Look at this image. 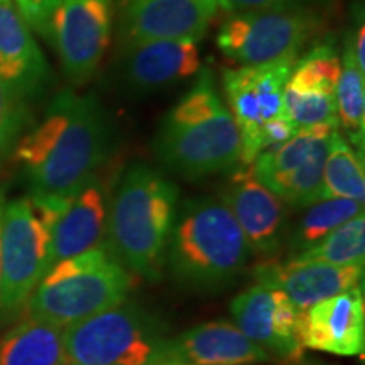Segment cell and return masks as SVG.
Returning <instances> with one entry per match:
<instances>
[{"instance_id":"9a60e30c","label":"cell","mask_w":365,"mask_h":365,"mask_svg":"<svg viewBox=\"0 0 365 365\" xmlns=\"http://www.w3.org/2000/svg\"><path fill=\"white\" fill-rule=\"evenodd\" d=\"M362 277L364 266H336L296 259H287L286 262L267 259L254 269V279L259 286L281 289L299 312L318 301L354 289L360 286Z\"/></svg>"},{"instance_id":"cb8c5ba5","label":"cell","mask_w":365,"mask_h":365,"mask_svg":"<svg viewBox=\"0 0 365 365\" xmlns=\"http://www.w3.org/2000/svg\"><path fill=\"white\" fill-rule=\"evenodd\" d=\"M336 117L344 127L346 140L364 153L365 139V71L359 68L345 44L341 53V71L336 83Z\"/></svg>"},{"instance_id":"e0dca14e","label":"cell","mask_w":365,"mask_h":365,"mask_svg":"<svg viewBox=\"0 0 365 365\" xmlns=\"http://www.w3.org/2000/svg\"><path fill=\"white\" fill-rule=\"evenodd\" d=\"M200 66V48L195 41H145L124 44L120 76L135 93H154L191 78Z\"/></svg>"},{"instance_id":"30bf717a","label":"cell","mask_w":365,"mask_h":365,"mask_svg":"<svg viewBox=\"0 0 365 365\" xmlns=\"http://www.w3.org/2000/svg\"><path fill=\"white\" fill-rule=\"evenodd\" d=\"M298 58H282L257 66L227 68L222 73L225 105L240 132V164L250 166L262 153V129L287 115L282 91Z\"/></svg>"},{"instance_id":"83f0119b","label":"cell","mask_w":365,"mask_h":365,"mask_svg":"<svg viewBox=\"0 0 365 365\" xmlns=\"http://www.w3.org/2000/svg\"><path fill=\"white\" fill-rule=\"evenodd\" d=\"M17 11L24 17L31 29L49 39L53 12L58 6V0H14Z\"/></svg>"},{"instance_id":"ba28073f","label":"cell","mask_w":365,"mask_h":365,"mask_svg":"<svg viewBox=\"0 0 365 365\" xmlns=\"http://www.w3.org/2000/svg\"><path fill=\"white\" fill-rule=\"evenodd\" d=\"M339 124L301 127L255 158L250 171L286 205L307 208L322 200L323 168Z\"/></svg>"},{"instance_id":"603a6c76","label":"cell","mask_w":365,"mask_h":365,"mask_svg":"<svg viewBox=\"0 0 365 365\" xmlns=\"http://www.w3.org/2000/svg\"><path fill=\"white\" fill-rule=\"evenodd\" d=\"M323 198H349L359 203L365 200L364 158L340 130L333 135L323 168Z\"/></svg>"},{"instance_id":"7c38bea8","label":"cell","mask_w":365,"mask_h":365,"mask_svg":"<svg viewBox=\"0 0 365 365\" xmlns=\"http://www.w3.org/2000/svg\"><path fill=\"white\" fill-rule=\"evenodd\" d=\"M235 327L267 354L298 362L303 357L301 312L281 289L255 284L232 301Z\"/></svg>"},{"instance_id":"2e32d148","label":"cell","mask_w":365,"mask_h":365,"mask_svg":"<svg viewBox=\"0 0 365 365\" xmlns=\"http://www.w3.org/2000/svg\"><path fill=\"white\" fill-rule=\"evenodd\" d=\"M304 349L355 357L365 349V301L362 286L345 291L301 312Z\"/></svg>"},{"instance_id":"8992f818","label":"cell","mask_w":365,"mask_h":365,"mask_svg":"<svg viewBox=\"0 0 365 365\" xmlns=\"http://www.w3.org/2000/svg\"><path fill=\"white\" fill-rule=\"evenodd\" d=\"M68 365H173L171 339L161 323L135 303L63 328Z\"/></svg>"},{"instance_id":"44dd1931","label":"cell","mask_w":365,"mask_h":365,"mask_svg":"<svg viewBox=\"0 0 365 365\" xmlns=\"http://www.w3.org/2000/svg\"><path fill=\"white\" fill-rule=\"evenodd\" d=\"M0 365H68L63 328L29 317L0 340Z\"/></svg>"},{"instance_id":"277c9868","label":"cell","mask_w":365,"mask_h":365,"mask_svg":"<svg viewBox=\"0 0 365 365\" xmlns=\"http://www.w3.org/2000/svg\"><path fill=\"white\" fill-rule=\"evenodd\" d=\"M178 202L176 182L145 163L127 168L117 185L107 220L110 249L125 267L149 281L161 274Z\"/></svg>"},{"instance_id":"52a82bcc","label":"cell","mask_w":365,"mask_h":365,"mask_svg":"<svg viewBox=\"0 0 365 365\" xmlns=\"http://www.w3.org/2000/svg\"><path fill=\"white\" fill-rule=\"evenodd\" d=\"M323 29L325 19L308 4L232 14L218 29L217 46L240 66H257L282 58H299L304 46L318 39Z\"/></svg>"},{"instance_id":"4316f807","label":"cell","mask_w":365,"mask_h":365,"mask_svg":"<svg viewBox=\"0 0 365 365\" xmlns=\"http://www.w3.org/2000/svg\"><path fill=\"white\" fill-rule=\"evenodd\" d=\"M21 120V98L0 80V156L16 139Z\"/></svg>"},{"instance_id":"3957f363","label":"cell","mask_w":365,"mask_h":365,"mask_svg":"<svg viewBox=\"0 0 365 365\" xmlns=\"http://www.w3.org/2000/svg\"><path fill=\"white\" fill-rule=\"evenodd\" d=\"M250 247L220 198L196 196L176 210L164 261L180 284L198 291L230 284L247 266Z\"/></svg>"},{"instance_id":"4dcf8cb0","label":"cell","mask_w":365,"mask_h":365,"mask_svg":"<svg viewBox=\"0 0 365 365\" xmlns=\"http://www.w3.org/2000/svg\"><path fill=\"white\" fill-rule=\"evenodd\" d=\"M293 365H333V364H327V362H317V360H298Z\"/></svg>"},{"instance_id":"ac0fdd59","label":"cell","mask_w":365,"mask_h":365,"mask_svg":"<svg viewBox=\"0 0 365 365\" xmlns=\"http://www.w3.org/2000/svg\"><path fill=\"white\" fill-rule=\"evenodd\" d=\"M107 193L95 175L68 200L51 225L48 271L63 259L97 247L107 230Z\"/></svg>"},{"instance_id":"d6986e66","label":"cell","mask_w":365,"mask_h":365,"mask_svg":"<svg viewBox=\"0 0 365 365\" xmlns=\"http://www.w3.org/2000/svg\"><path fill=\"white\" fill-rule=\"evenodd\" d=\"M0 80L21 100L49 81V66L14 0H0Z\"/></svg>"},{"instance_id":"8fae6325","label":"cell","mask_w":365,"mask_h":365,"mask_svg":"<svg viewBox=\"0 0 365 365\" xmlns=\"http://www.w3.org/2000/svg\"><path fill=\"white\" fill-rule=\"evenodd\" d=\"M115 0H58L49 41L73 85H85L112 43Z\"/></svg>"},{"instance_id":"f546056e","label":"cell","mask_w":365,"mask_h":365,"mask_svg":"<svg viewBox=\"0 0 365 365\" xmlns=\"http://www.w3.org/2000/svg\"><path fill=\"white\" fill-rule=\"evenodd\" d=\"M6 196H4L2 191H0V235H2V217H4V208H6ZM0 255H2V250H0Z\"/></svg>"},{"instance_id":"7402d4cb","label":"cell","mask_w":365,"mask_h":365,"mask_svg":"<svg viewBox=\"0 0 365 365\" xmlns=\"http://www.w3.org/2000/svg\"><path fill=\"white\" fill-rule=\"evenodd\" d=\"M307 208V213L287 235L286 245L291 257L312 249L335 228L364 213V203L349 198H323Z\"/></svg>"},{"instance_id":"ffe728a7","label":"cell","mask_w":365,"mask_h":365,"mask_svg":"<svg viewBox=\"0 0 365 365\" xmlns=\"http://www.w3.org/2000/svg\"><path fill=\"white\" fill-rule=\"evenodd\" d=\"M173 365H257L272 359L225 319L207 322L171 339Z\"/></svg>"},{"instance_id":"1f68e13d","label":"cell","mask_w":365,"mask_h":365,"mask_svg":"<svg viewBox=\"0 0 365 365\" xmlns=\"http://www.w3.org/2000/svg\"><path fill=\"white\" fill-rule=\"evenodd\" d=\"M207 2H213V4H217L218 7H220V11H222V6H220V0H207Z\"/></svg>"},{"instance_id":"9c48e42d","label":"cell","mask_w":365,"mask_h":365,"mask_svg":"<svg viewBox=\"0 0 365 365\" xmlns=\"http://www.w3.org/2000/svg\"><path fill=\"white\" fill-rule=\"evenodd\" d=\"M53 222L29 196L6 203L0 235V307L16 308L48 272Z\"/></svg>"},{"instance_id":"f1b7e54d","label":"cell","mask_w":365,"mask_h":365,"mask_svg":"<svg viewBox=\"0 0 365 365\" xmlns=\"http://www.w3.org/2000/svg\"><path fill=\"white\" fill-rule=\"evenodd\" d=\"M308 0H220L222 11L230 14L272 11V9H284L293 6H307Z\"/></svg>"},{"instance_id":"6da1fadb","label":"cell","mask_w":365,"mask_h":365,"mask_svg":"<svg viewBox=\"0 0 365 365\" xmlns=\"http://www.w3.org/2000/svg\"><path fill=\"white\" fill-rule=\"evenodd\" d=\"M112 145L110 118L100 100L65 90L19 140L16 159L31 195L68 200L107 163Z\"/></svg>"},{"instance_id":"5bb4252c","label":"cell","mask_w":365,"mask_h":365,"mask_svg":"<svg viewBox=\"0 0 365 365\" xmlns=\"http://www.w3.org/2000/svg\"><path fill=\"white\" fill-rule=\"evenodd\" d=\"M220 7L207 0H120L124 44L145 41L200 43Z\"/></svg>"},{"instance_id":"5b68a950","label":"cell","mask_w":365,"mask_h":365,"mask_svg":"<svg viewBox=\"0 0 365 365\" xmlns=\"http://www.w3.org/2000/svg\"><path fill=\"white\" fill-rule=\"evenodd\" d=\"M130 274L110 245L63 259L44 274L29 299L31 317L66 328L124 303Z\"/></svg>"},{"instance_id":"4fadbf2b","label":"cell","mask_w":365,"mask_h":365,"mask_svg":"<svg viewBox=\"0 0 365 365\" xmlns=\"http://www.w3.org/2000/svg\"><path fill=\"white\" fill-rule=\"evenodd\" d=\"M218 198L235 217L250 247V252L272 259L286 245L287 210L286 203L267 190L247 170H234L223 182Z\"/></svg>"},{"instance_id":"d4e9b609","label":"cell","mask_w":365,"mask_h":365,"mask_svg":"<svg viewBox=\"0 0 365 365\" xmlns=\"http://www.w3.org/2000/svg\"><path fill=\"white\" fill-rule=\"evenodd\" d=\"M341 71V58L330 38L317 41L303 58L296 59L286 88L307 93L335 95ZM336 97V95H335Z\"/></svg>"},{"instance_id":"484cf974","label":"cell","mask_w":365,"mask_h":365,"mask_svg":"<svg viewBox=\"0 0 365 365\" xmlns=\"http://www.w3.org/2000/svg\"><path fill=\"white\" fill-rule=\"evenodd\" d=\"M296 261H319L336 266H364L365 217L364 213L330 232L312 249L294 255Z\"/></svg>"},{"instance_id":"7a4b0ae2","label":"cell","mask_w":365,"mask_h":365,"mask_svg":"<svg viewBox=\"0 0 365 365\" xmlns=\"http://www.w3.org/2000/svg\"><path fill=\"white\" fill-rule=\"evenodd\" d=\"M153 150L168 171L188 180L237 170L240 132L208 68L163 118Z\"/></svg>"}]
</instances>
